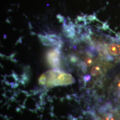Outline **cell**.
<instances>
[{"instance_id":"obj_3","label":"cell","mask_w":120,"mask_h":120,"mask_svg":"<svg viewBox=\"0 0 120 120\" xmlns=\"http://www.w3.org/2000/svg\"><path fill=\"white\" fill-rule=\"evenodd\" d=\"M101 72V69L98 67H93L91 70V75L93 76H97Z\"/></svg>"},{"instance_id":"obj_1","label":"cell","mask_w":120,"mask_h":120,"mask_svg":"<svg viewBox=\"0 0 120 120\" xmlns=\"http://www.w3.org/2000/svg\"><path fill=\"white\" fill-rule=\"evenodd\" d=\"M47 59L49 64L52 67H57L60 64V53L57 50H51L48 53Z\"/></svg>"},{"instance_id":"obj_2","label":"cell","mask_w":120,"mask_h":120,"mask_svg":"<svg viewBox=\"0 0 120 120\" xmlns=\"http://www.w3.org/2000/svg\"><path fill=\"white\" fill-rule=\"evenodd\" d=\"M109 53L113 56H118L120 55V46L117 44H111L108 48Z\"/></svg>"},{"instance_id":"obj_4","label":"cell","mask_w":120,"mask_h":120,"mask_svg":"<svg viewBox=\"0 0 120 120\" xmlns=\"http://www.w3.org/2000/svg\"><path fill=\"white\" fill-rule=\"evenodd\" d=\"M85 64H86L87 66H90L92 64V60L91 58H87L85 60Z\"/></svg>"},{"instance_id":"obj_5","label":"cell","mask_w":120,"mask_h":120,"mask_svg":"<svg viewBox=\"0 0 120 120\" xmlns=\"http://www.w3.org/2000/svg\"><path fill=\"white\" fill-rule=\"evenodd\" d=\"M117 86H118V89L120 90V80H119V81H118V85H117Z\"/></svg>"}]
</instances>
